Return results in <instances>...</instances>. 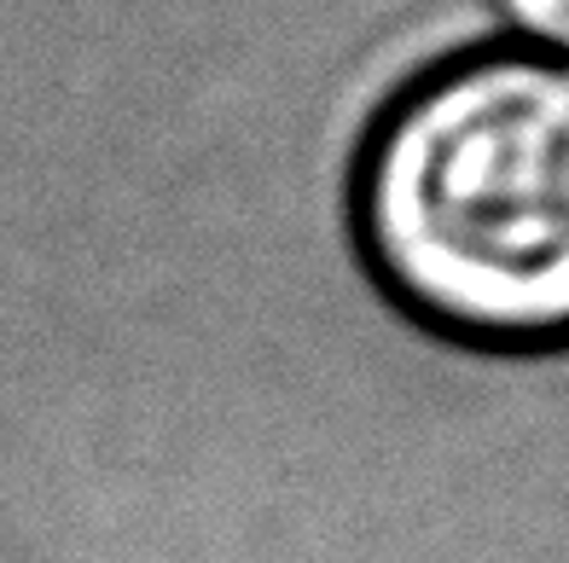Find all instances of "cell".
Instances as JSON below:
<instances>
[{
	"instance_id": "1",
	"label": "cell",
	"mask_w": 569,
	"mask_h": 563,
	"mask_svg": "<svg viewBox=\"0 0 569 563\" xmlns=\"http://www.w3.org/2000/svg\"><path fill=\"white\" fill-rule=\"evenodd\" d=\"M349 227L430 338L569 354V59L482 36L412 70L360 134Z\"/></svg>"
},
{
	"instance_id": "2",
	"label": "cell",
	"mask_w": 569,
	"mask_h": 563,
	"mask_svg": "<svg viewBox=\"0 0 569 563\" xmlns=\"http://www.w3.org/2000/svg\"><path fill=\"white\" fill-rule=\"evenodd\" d=\"M488 30L569 59V0H482Z\"/></svg>"
}]
</instances>
